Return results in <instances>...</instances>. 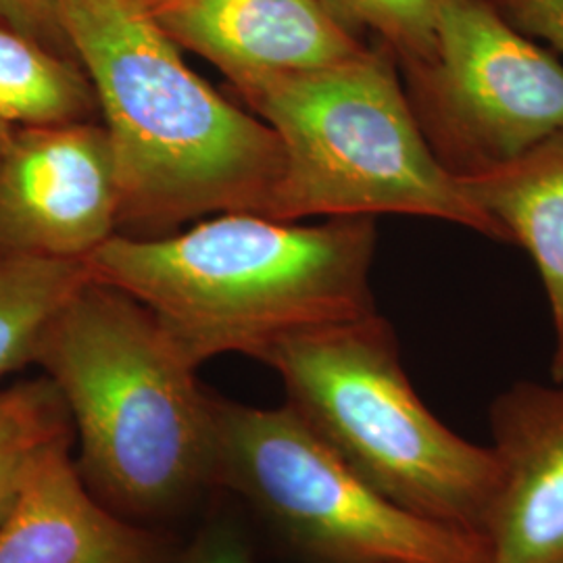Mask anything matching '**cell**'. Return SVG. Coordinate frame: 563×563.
I'll list each match as a JSON object with an SVG mask.
<instances>
[{"label":"cell","instance_id":"6da1fadb","mask_svg":"<svg viewBox=\"0 0 563 563\" xmlns=\"http://www.w3.org/2000/svg\"><path fill=\"white\" fill-rule=\"evenodd\" d=\"M113 148L118 234L162 239L205 213L265 216L284 167L276 132L199 78L142 0H57Z\"/></svg>","mask_w":563,"mask_h":563},{"label":"cell","instance_id":"7a4b0ae2","mask_svg":"<svg viewBox=\"0 0 563 563\" xmlns=\"http://www.w3.org/2000/svg\"><path fill=\"white\" fill-rule=\"evenodd\" d=\"M374 218L318 225L223 213L162 239L115 234L84 263L90 280L142 302L197 367L223 353L262 360L276 342L376 313Z\"/></svg>","mask_w":563,"mask_h":563},{"label":"cell","instance_id":"3957f363","mask_svg":"<svg viewBox=\"0 0 563 563\" xmlns=\"http://www.w3.org/2000/svg\"><path fill=\"white\" fill-rule=\"evenodd\" d=\"M34 363L67 405L84 483L113 514L157 520L213 484L211 395L134 297L86 282L46 325Z\"/></svg>","mask_w":563,"mask_h":563},{"label":"cell","instance_id":"277c9868","mask_svg":"<svg viewBox=\"0 0 563 563\" xmlns=\"http://www.w3.org/2000/svg\"><path fill=\"white\" fill-rule=\"evenodd\" d=\"M234 90L276 132L284 151L265 218L416 216L509 242L437 162L399 67L380 44L353 59L274 74Z\"/></svg>","mask_w":563,"mask_h":563},{"label":"cell","instance_id":"5b68a950","mask_svg":"<svg viewBox=\"0 0 563 563\" xmlns=\"http://www.w3.org/2000/svg\"><path fill=\"white\" fill-rule=\"evenodd\" d=\"M260 362L280 374L286 405L365 483L416 516L481 537L495 455L423 405L378 311L290 334Z\"/></svg>","mask_w":563,"mask_h":563},{"label":"cell","instance_id":"8992f818","mask_svg":"<svg viewBox=\"0 0 563 563\" xmlns=\"http://www.w3.org/2000/svg\"><path fill=\"white\" fill-rule=\"evenodd\" d=\"M213 484L313 563H486L483 539L416 516L360 478L284 402L211 395Z\"/></svg>","mask_w":563,"mask_h":563},{"label":"cell","instance_id":"52a82bcc","mask_svg":"<svg viewBox=\"0 0 563 563\" xmlns=\"http://www.w3.org/2000/svg\"><path fill=\"white\" fill-rule=\"evenodd\" d=\"M402 86L437 162L462 180L563 130V65L488 0H443L434 59Z\"/></svg>","mask_w":563,"mask_h":563},{"label":"cell","instance_id":"ba28073f","mask_svg":"<svg viewBox=\"0 0 563 563\" xmlns=\"http://www.w3.org/2000/svg\"><path fill=\"white\" fill-rule=\"evenodd\" d=\"M120 186L99 121L0 141V262H84L118 234Z\"/></svg>","mask_w":563,"mask_h":563},{"label":"cell","instance_id":"9c48e42d","mask_svg":"<svg viewBox=\"0 0 563 563\" xmlns=\"http://www.w3.org/2000/svg\"><path fill=\"white\" fill-rule=\"evenodd\" d=\"M497 484L486 563H563V380L516 383L490 405Z\"/></svg>","mask_w":563,"mask_h":563},{"label":"cell","instance_id":"30bf717a","mask_svg":"<svg viewBox=\"0 0 563 563\" xmlns=\"http://www.w3.org/2000/svg\"><path fill=\"white\" fill-rule=\"evenodd\" d=\"M181 48L213 63L232 88L274 74L353 59L369 44L346 32L320 0H142Z\"/></svg>","mask_w":563,"mask_h":563},{"label":"cell","instance_id":"8fae6325","mask_svg":"<svg viewBox=\"0 0 563 563\" xmlns=\"http://www.w3.org/2000/svg\"><path fill=\"white\" fill-rule=\"evenodd\" d=\"M71 443L48 444L23 472L0 516V563H169L155 532L92 495Z\"/></svg>","mask_w":563,"mask_h":563},{"label":"cell","instance_id":"7c38bea8","mask_svg":"<svg viewBox=\"0 0 563 563\" xmlns=\"http://www.w3.org/2000/svg\"><path fill=\"white\" fill-rule=\"evenodd\" d=\"M463 192L539 269L555 334H563V130L516 159L462 178Z\"/></svg>","mask_w":563,"mask_h":563},{"label":"cell","instance_id":"4fadbf2b","mask_svg":"<svg viewBox=\"0 0 563 563\" xmlns=\"http://www.w3.org/2000/svg\"><path fill=\"white\" fill-rule=\"evenodd\" d=\"M99 99L80 60L0 23V141L27 128L90 123Z\"/></svg>","mask_w":563,"mask_h":563},{"label":"cell","instance_id":"5bb4252c","mask_svg":"<svg viewBox=\"0 0 563 563\" xmlns=\"http://www.w3.org/2000/svg\"><path fill=\"white\" fill-rule=\"evenodd\" d=\"M88 280L84 262H0V380L34 363L46 325Z\"/></svg>","mask_w":563,"mask_h":563},{"label":"cell","instance_id":"9a60e30c","mask_svg":"<svg viewBox=\"0 0 563 563\" xmlns=\"http://www.w3.org/2000/svg\"><path fill=\"white\" fill-rule=\"evenodd\" d=\"M63 439H74V426L57 386L46 376L0 390V516L30 462Z\"/></svg>","mask_w":563,"mask_h":563},{"label":"cell","instance_id":"2e32d148","mask_svg":"<svg viewBox=\"0 0 563 563\" xmlns=\"http://www.w3.org/2000/svg\"><path fill=\"white\" fill-rule=\"evenodd\" d=\"M320 4L353 36H376L399 71L426 65L437 55L443 0H320Z\"/></svg>","mask_w":563,"mask_h":563},{"label":"cell","instance_id":"e0dca14e","mask_svg":"<svg viewBox=\"0 0 563 563\" xmlns=\"http://www.w3.org/2000/svg\"><path fill=\"white\" fill-rule=\"evenodd\" d=\"M0 23L41 42L42 46L63 57L76 59L60 23L57 0H0Z\"/></svg>","mask_w":563,"mask_h":563},{"label":"cell","instance_id":"ac0fdd59","mask_svg":"<svg viewBox=\"0 0 563 563\" xmlns=\"http://www.w3.org/2000/svg\"><path fill=\"white\" fill-rule=\"evenodd\" d=\"M511 27L563 53V0H488Z\"/></svg>","mask_w":563,"mask_h":563},{"label":"cell","instance_id":"d6986e66","mask_svg":"<svg viewBox=\"0 0 563 563\" xmlns=\"http://www.w3.org/2000/svg\"><path fill=\"white\" fill-rule=\"evenodd\" d=\"M172 563H253V560L239 532L225 526H218L207 528L201 537Z\"/></svg>","mask_w":563,"mask_h":563},{"label":"cell","instance_id":"ffe728a7","mask_svg":"<svg viewBox=\"0 0 563 563\" xmlns=\"http://www.w3.org/2000/svg\"><path fill=\"white\" fill-rule=\"evenodd\" d=\"M551 378L555 383H562L563 380V334L558 336V346H555L553 362H551Z\"/></svg>","mask_w":563,"mask_h":563}]
</instances>
